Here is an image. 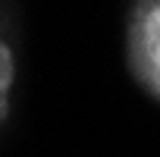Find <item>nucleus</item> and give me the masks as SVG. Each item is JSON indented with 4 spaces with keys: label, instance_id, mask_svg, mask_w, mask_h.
Wrapping results in <instances>:
<instances>
[{
    "label": "nucleus",
    "instance_id": "obj_1",
    "mask_svg": "<svg viewBox=\"0 0 160 157\" xmlns=\"http://www.w3.org/2000/svg\"><path fill=\"white\" fill-rule=\"evenodd\" d=\"M132 60L138 78L160 98V3H154L132 32Z\"/></svg>",
    "mask_w": 160,
    "mask_h": 157
},
{
    "label": "nucleus",
    "instance_id": "obj_2",
    "mask_svg": "<svg viewBox=\"0 0 160 157\" xmlns=\"http://www.w3.org/2000/svg\"><path fill=\"white\" fill-rule=\"evenodd\" d=\"M10 85H13V53L0 41V119L7 116L10 107Z\"/></svg>",
    "mask_w": 160,
    "mask_h": 157
}]
</instances>
